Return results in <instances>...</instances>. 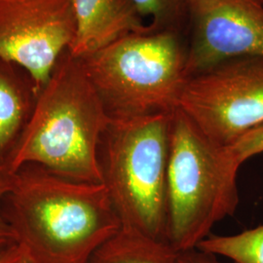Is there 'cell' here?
<instances>
[{
    "label": "cell",
    "instance_id": "6da1fadb",
    "mask_svg": "<svg viewBox=\"0 0 263 263\" xmlns=\"http://www.w3.org/2000/svg\"><path fill=\"white\" fill-rule=\"evenodd\" d=\"M2 209L32 263H88L122 227L104 183L66 179L34 164L15 172Z\"/></svg>",
    "mask_w": 263,
    "mask_h": 263
},
{
    "label": "cell",
    "instance_id": "7a4b0ae2",
    "mask_svg": "<svg viewBox=\"0 0 263 263\" xmlns=\"http://www.w3.org/2000/svg\"><path fill=\"white\" fill-rule=\"evenodd\" d=\"M109 120L80 60L67 50L38 95L10 170L34 164L66 179L103 183L98 151Z\"/></svg>",
    "mask_w": 263,
    "mask_h": 263
},
{
    "label": "cell",
    "instance_id": "3957f363",
    "mask_svg": "<svg viewBox=\"0 0 263 263\" xmlns=\"http://www.w3.org/2000/svg\"><path fill=\"white\" fill-rule=\"evenodd\" d=\"M172 113L110 119L98 151L102 180L123 228L166 243Z\"/></svg>",
    "mask_w": 263,
    "mask_h": 263
},
{
    "label": "cell",
    "instance_id": "277c9868",
    "mask_svg": "<svg viewBox=\"0 0 263 263\" xmlns=\"http://www.w3.org/2000/svg\"><path fill=\"white\" fill-rule=\"evenodd\" d=\"M240 167L179 108L172 113L167 242L175 251L197 249L217 222L235 214Z\"/></svg>",
    "mask_w": 263,
    "mask_h": 263
},
{
    "label": "cell",
    "instance_id": "5b68a950",
    "mask_svg": "<svg viewBox=\"0 0 263 263\" xmlns=\"http://www.w3.org/2000/svg\"><path fill=\"white\" fill-rule=\"evenodd\" d=\"M79 60L111 120L175 111L189 79L174 29L130 33Z\"/></svg>",
    "mask_w": 263,
    "mask_h": 263
},
{
    "label": "cell",
    "instance_id": "8992f818",
    "mask_svg": "<svg viewBox=\"0 0 263 263\" xmlns=\"http://www.w3.org/2000/svg\"><path fill=\"white\" fill-rule=\"evenodd\" d=\"M209 139L234 143L263 123V58L224 62L188 79L179 107Z\"/></svg>",
    "mask_w": 263,
    "mask_h": 263
},
{
    "label": "cell",
    "instance_id": "52a82bcc",
    "mask_svg": "<svg viewBox=\"0 0 263 263\" xmlns=\"http://www.w3.org/2000/svg\"><path fill=\"white\" fill-rule=\"evenodd\" d=\"M74 35L72 0H0V58L22 67L38 95Z\"/></svg>",
    "mask_w": 263,
    "mask_h": 263
},
{
    "label": "cell",
    "instance_id": "ba28073f",
    "mask_svg": "<svg viewBox=\"0 0 263 263\" xmlns=\"http://www.w3.org/2000/svg\"><path fill=\"white\" fill-rule=\"evenodd\" d=\"M192 39L189 78L227 61L263 58V4L251 0H186Z\"/></svg>",
    "mask_w": 263,
    "mask_h": 263
},
{
    "label": "cell",
    "instance_id": "9c48e42d",
    "mask_svg": "<svg viewBox=\"0 0 263 263\" xmlns=\"http://www.w3.org/2000/svg\"><path fill=\"white\" fill-rule=\"evenodd\" d=\"M76 35L70 55L83 59L117 39L151 29L131 0H72Z\"/></svg>",
    "mask_w": 263,
    "mask_h": 263
},
{
    "label": "cell",
    "instance_id": "30bf717a",
    "mask_svg": "<svg viewBox=\"0 0 263 263\" xmlns=\"http://www.w3.org/2000/svg\"><path fill=\"white\" fill-rule=\"evenodd\" d=\"M38 92L19 66L0 58V169H9L28 126Z\"/></svg>",
    "mask_w": 263,
    "mask_h": 263
},
{
    "label": "cell",
    "instance_id": "8fae6325",
    "mask_svg": "<svg viewBox=\"0 0 263 263\" xmlns=\"http://www.w3.org/2000/svg\"><path fill=\"white\" fill-rule=\"evenodd\" d=\"M88 263H180L168 243L123 228L102 245Z\"/></svg>",
    "mask_w": 263,
    "mask_h": 263
},
{
    "label": "cell",
    "instance_id": "7c38bea8",
    "mask_svg": "<svg viewBox=\"0 0 263 263\" xmlns=\"http://www.w3.org/2000/svg\"><path fill=\"white\" fill-rule=\"evenodd\" d=\"M197 249L234 263H263V224L234 235H211Z\"/></svg>",
    "mask_w": 263,
    "mask_h": 263
},
{
    "label": "cell",
    "instance_id": "4fadbf2b",
    "mask_svg": "<svg viewBox=\"0 0 263 263\" xmlns=\"http://www.w3.org/2000/svg\"><path fill=\"white\" fill-rule=\"evenodd\" d=\"M143 20L151 21L154 30L173 29L175 24L187 11L186 0H131Z\"/></svg>",
    "mask_w": 263,
    "mask_h": 263
},
{
    "label": "cell",
    "instance_id": "5bb4252c",
    "mask_svg": "<svg viewBox=\"0 0 263 263\" xmlns=\"http://www.w3.org/2000/svg\"><path fill=\"white\" fill-rule=\"evenodd\" d=\"M226 147L240 165L255 155L262 153L263 123L247 132L234 143Z\"/></svg>",
    "mask_w": 263,
    "mask_h": 263
},
{
    "label": "cell",
    "instance_id": "9a60e30c",
    "mask_svg": "<svg viewBox=\"0 0 263 263\" xmlns=\"http://www.w3.org/2000/svg\"><path fill=\"white\" fill-rule=\"evenodd\" d=\"M14 178L15 173L11 170L0 169V252L17 245L15 233L6 220L2 209L3 200L13 185Z\"/></svg>",
    "mask_w": 263,
    "mask_h": 263
},
{
    "label": "cell",
    "instance_id": "2e32d148",
    "mask_svg": "<svg viewBox=\"0 0 263 263\" xmlns=\"http://www.w3.org/2000/svg\"><path fill=\"white\" fill-rule=\"evenodd\" d=\"M179 260L180 263H220L217 256L199 249L179 253Z\"/></svg>",
    "mask_w": 263,
    "mask_h": 263
},
{
    "label": "cell",
    "instance_id": "e0dca14e",
    "mask_svg": "<svg viewBox=\"0 0 263 263\" xmlns=\"http://www.w3.org/2000/svg\"><path fill=\"white\" fill-rule=\"evenodd\" d=\"M24 254L19 245L12 246L0 252V263H15Z\"/></svg>",
    "mask_w": 263,
    "mask_h": 263
},
{
    "label": "cell",
    "instance_id": "ac0fdd59",
    "mask_svg": "<svg viewBox=\"0 0 263 263\" xmlns=\"http://www.w3.org/2000/svg\"><path fill=\"white\" fill-rule=\"evenodd\" d=\"M15 263H32L31 262V260L28 258V256H26V254H24L21 257H20L19 259L16 261Z\"/></svg>",
    "mask_w": 263,
    "mask_h": 263
},
{
    "label": "cell",
    "instance_id": "d6986e66",
    "mask_svg": "<svg viewBox=\"0 0 263 263\" xmlns=\"http://www.w3.org/2000/svg\"><path fill=\"white\" fill-rule=\"evenodd\" d=\"M251 1H254V2H257V3L263 4V0H251Z\"/></svg>",
    "mask_w": 263,
    "mask_h": 263
}]
</instances>
